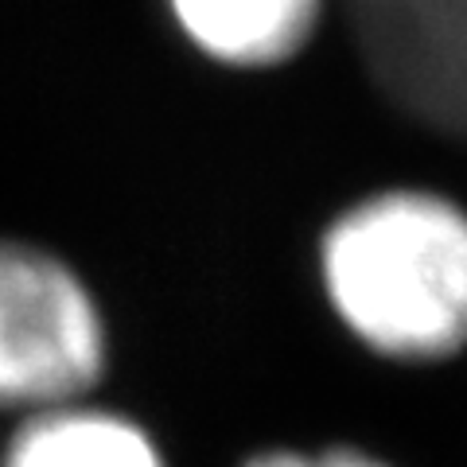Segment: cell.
<instances>
[{
	"label": "cell",
	"instance_id": "cell-1",
	"mask_svg": "<svg viewBox=\"0 0 467 467\" xmlns=\"http://www.w3.org/2000/svg\"><path fill=\"white\" fill-rule=\"evenodd\" d=\"M319 288L355 343L389 362L467 350V211L425 187L350 202L319 234Z\"/></svg>",
	"mask_w": 467,
	"mask_h": 467
},
{
	"label": "cell",
	"instance_id": "cell-2",
	"mask_svg": "<svg viewBox=\"0 0 467 467\" xmlns=\"http://www.w3.org/2000/svg\"><path fill=\"white\" fill-rule=\"evenodd\" d=\"M109 358L106 316L58 254L0 238V409L47 413L86 401Z\"/></svg>",
	"mask_w": 467,
	"mask_h": 467
},
{
	"label": "cell",
	"instance_id": "cell-3",
	"mask_svg": "<svg viewBox=\"0 0 467 467\" xmlns=\"http://www.w3.org/2000/svg\"><path fill=\"white\" fill-rule=\"evenodd\" d=\"M347 16L382 94L467 140V0H347Z\"/></svg>",
	"mask_w": 467,
	"mask_h": 467
},
{
	"label": "cell",
	"instance_id": "cell-4",
	"mask_svg": "<svg viewBox=\"0 0 467 467\" xmlns=\"http://www.w3.org/2000/svg\"><path fill=\"white\" fill-rule=\"evenodd\" d=\"M192 47L234 70H269L312 43L327 0H164Z\"/></svg>",
	"mask_w": 467,
	"mask_h": 467
},
{
	"label": "cell",
	"instance_id": "cell-5",
	"mask_svg": "<svg viewBox=\"0 0 467 467\" xmlns=\"http://www.w3.org/2000/svg\"><path fill=\"white\" fill-rule=\"evenodd\" d=\"M0 467H168L152 432L106 405L70 401L24 417Z\"/></svg>",
	"mask_w": 467,
	"mask_h": 467
},
{
	"label": "cell",
	"instance_id": "cell-6",
	"mask_svg": "<svg viewBox=\"0 0 467 467\" xmlns=\"http://www.w3.org/2000/svg\"><path fill=\"white\" fill-rule=\"evenodd\" d=\"M245 467H389L386 460L358 448H324V451H296V448H273L261 451Z\"/></svg>",
	"mask_w": 467,
	"mask_h": 467
}]
</instances>
